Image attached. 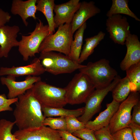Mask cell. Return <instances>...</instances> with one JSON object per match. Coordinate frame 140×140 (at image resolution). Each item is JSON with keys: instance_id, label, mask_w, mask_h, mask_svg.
<instances>
[{"instance_id": "cell-35", "label": "cell", "mask_w": 140, "mask_h": 140, "mask_svg": "<svg viewBox=\"0 0 140 140\" xmlns=\"http://www.w3.org/2000/svg\"><path fill=\"white\" fill-rule=\"evenodd\" d=\"M11 18L9 13L0 8V28L8 22Z\"/></svg>"}, {"instance_id": "cell-29", "label": "cell", "mask_w": 140, "mask_h": 140, "mask_svg": "<svg viewBox=\"0 0 140 140\" xmlns=\"http://www.w3.org/2000/svg\"><path fill=\"white\" fill-rule=\"evenodd\" d=\"M67 131L72 134L74 132L85 128V124L73 116L66 117Z\"/></svg>"}, {"instance_id": "cell-5", "label": "cell", "mask_w": 140, "mask_h": 140, "mask_svg": "<svg viewBox=\"0 0 140 140\" xmlns=\"http://www.w3.org/2000/svg\"><path fill=\"white\" fill-rule=\"evenodd\" d=\"M64 88L67 103L71 105L85 103L95 89L88 76L81 72L76 74Z\"/></svg>"}, {"instance_id": "cell-24", "label": "cell", "mask_w": 140, "mask_h": 140, "mask_svg": "<svg viewBox=\"0 0 140 140\" xmlns=\"http://www.w3.org/2000/svg\"><path fill=\"white\" fill-rule=\"evenodd\" d=\"M42 110L46 117L60 116L66 117L74 116L76 117L81 116L83 113L84 107L77 109L70 110L62 108H53L42 106Z\"/></svg>"}, {"instance_id": "cell-7", "label": "cell", "mask_w": 140, "mask_h": 140, "mask_svg": "<svg viewBox=\"0 0 140 140\" xmlns=\"http://www.w3.org/2000/svg\"><path fill=\"white\" fill-rule=\"evenodd\" d=\"M35 29L28 36L22 35L18 46L19 52L22 56L23 60L27 61L30 57H34L39 53V49L42 42L48 35L49 33L48 25H44L38 19Z\"/></svg>"}, {"instance_id": "cell-21", "label": "cell", "mask_w": 140, "mask_h": 140, "mask_svg": "<svg viewBox=\"0 0 140 140\" xmlns=\"http://www.w3.org/2000/svg\"><path fill=\"white\" fill-rule=\"evenodd\" d=\"M105 34L104 32L100 31L96 35L85 39L86 42L81 51L78 61L79 64H81L87 60L93 52L95 48L104 39Z\"/></svg>"}, {"instance_id": "cell-4", "label": "cell", "mask_w": 140, "mask_h": 140, "mask_svg": "<svg viewBox=\"0 0 140 140\" xmlns=\"http://www.w3.org/2000/svg\"><path fill=\"white\" fill-rule=\"evenodd\" d=\"M40 53L38 58L46 72L54 75L70 73L85 66L60 53L50 51Z\"/></svg>"}, {"instance_id": "cell-32", "label": "cell", "mask_w": 140, "mask_h": 140, "mask_svg": "<svg viewBox=\"0 0 140 140\" xmlns=\"http://www.w3.org/2000/svg\"><path fill=\"white\" fill-rule=\"evenodd\" d=\"M95 131L86 128L74 132L72 134L82 140H98L96 137Z\"/></svg>"}, {"instance_id": "cell-25", "label": "cell", "mask_w": 140, "mask_h": 140, "mask_svg": "<svg viewBox=\"0 0 140 140\" xmlns=\"http://www.w3.org/2000/svg\"><path fill=\"white\" fill-rule=\"evenodd\" d=\"M130 84L126 76L121 78L112 91L113 99L120 103L125 100L131 92Z\"/></svg>"}, {"instance_id": "cell-2", "label": "cell", "mask_w": 140, "mask_h": 140, "mask_svg": "<svg viewBox=\"0 0 140 140\" xmlns=\"http://www.w3.org/2000/svg\"><path fill=\"white\" fill-rule=\"evenodd\" d=\"M79 70L88 76L95 89L107 87L118 75L116 70L110 66L109 61L105 59L89 62Z\"/></svg>"}, {"instance_id": "cell-8", "label": "cell", "mask_w": 140, "mask_h": 140, "mask_svg": "<svg viewBox=\"0 0 140 140\" xmlns=\"http://www.w3.org/2000/svg\"><path fill=\"white\" fill-rule=\"evenodd\" d=\"M140 99L139 92H131L127 97L120 104L108 125L111 135L128 127L131 123L132 110L134 106L140 101Z\"/></svg>"}, {"instance_id": "cell-36", "label": "cell", "mask_w": 140, "mask_h": 140, "mask_svg": "<svg viewBox=\"0 0 140 140\" xmlns=\"http://www.w3.org/2000/svg\"><path fill=\"white\" fill-rule=\"evenodd\" d=\"M62 140H82L66 130H58Z\"/></svg>"}, {"instance_id": "cell-13", "label": "cell", "mask_w": 140, "mask_h": 140, "mask_svg": "<svg viewBox=\"0 0 140 140\" xmlns=\"http://www.w3.org/2000/svg\"><path fill=\"white\" fill-rule=\"evenodd\" d=\"M46 72L38 58H36L30 64L19 66L0 68V76L11 75L15 77L24 76H39Z\"/></svg>"}, {"instance_id": "cell-33", "label": "cell", "mask_w": 140, "mask_h": 140, "mask_svg": "<svg viewBox=\"0 0 140 140\" xmlns=\"http://www.w3.org/2000/svg\"><path fill=\"white\" fill-rule=\"evenodd\" d=\"M94 134L98 140H113L108 125L95 131Z\"/></svg>"}, {"instance_id": "cell-12", "label": "cell", "mask_w": 140, "mask_h": 140, "mask_svg": "<svg viewBox=\"0 0 140 140\" xmlns=\"http://www.w3.org/2000/svg\"><path fill=\"white\" fill-rule=\"evenodd\" d=\"M13 134L17 140H62L58 130L43 125L19 129Z\"/></svg>"}, {"instance_id": "cell-14", "label": "cell", "mask_w": 140, "mask_h": 140, "mask_svg": "<svg viewBox=\"0 0 140 140\" xmlns=\"http://www.w3.org/2000/svg\"><path fill=\"white\" fill-rule=\"evenodd\" d=\"M20 31L17 25H5L0 28V58H7L12 48L18 47L17 38Z\"/></svg>"}, {"instance_id": "cell-28", "label": "cell", "mask_w": 140, "mask_h": 140, "mask_svg": "<svg viewBox=\"0 0 140 140\" xmlns=\"http://www.w3.org/2000/svg\"><path fill=\"white\" fill-rule=\"evenodd\" d=\"M43 125L48 126L55 130L67 131V130L66 117H64L55 118L46 117L44 121Z\"/></svg>"}, {"instance_id": "cell-9", "label": "cell", "mask_w": 140, "mask_h": 140, "mask_svg": "<svg viewBox=\"0 0 140 140\" xmlns=\"http://www.w3.org/2000/svg\"><path fill=\"white\" fill-rule=\"evenodd\" d=\"M121 78L118 75L111 82L103 88L95 89L88 97L85 102L84 113L78 118L85 124L100 110L101 103L108 93L112 91Z\"/></svg>"}, {"instance_id": "cell-1", "label": "cell", "mask_w": 140, "mask_h": 140, "mask_svg": "<svg viewBox=\"0 0 140 140\" xmlns=\"http://www.w3.org/2000/svg\"><path fill=\"white\" fill-rule=\"evenodd\" d=\"M13 114L19 129L39 127L43 125L45 117L41 105L30 89L19 96Z\"/></svg>"}, {"instance_id": "cell-26", "label": "cell", "mask_w": 140, "mask_h": 140, "mask_svg": "<svg viewBox=\"0 0 140 140\" xmlns=\"http://www.w3.org/2000/svg\"><path fill=\"white\" fill-rule=\"evenodd\" d=\"M126 76L130 82L131 92L140 91V62L133 65L126 70Z\"/></svg>"}, {"instance_id": "cell-19", "label": "cell", "mask_w": 140, "mask_h": 140, "mask_svg": "<svg viewBox=\"0 0 140 140\" xmlns=\"http://www.w3.org/2000/svg\"><path fill=\"white\" fill-rule=\"evenodd\" d=\"M120 104L113 99L111 103L106 104V109L95 120L89 121L85 124V128L95 131L108 125Z\"/></svg>"}, {"instance_id": "cell-10", "label": "cell", "mask_w": 140, "mask_h": 140, "mask_svg": "<svg viewBox=\"0 0 140 140\" xmlns=\"http://www.w3.org/2000/svg\"><path fill=\"white\" fill-rule=\"evenodd\" d=\"M106 25L110 38L115 44L125 45L126 38L131 33L127 18L120 14L114 15L108 17Z\"/></svg>"}, {"instance_id": "cell-11", "label": "cell", "mask_w": 140, "mask_h": 140, "mask_svg": "<svg viewBox=\"0 0 140 140\" xmlns=\"http://www.w3.org/2000/svg\"><path fill=\"white\" fill-rule=\"evenodd\" d=\"M1 84L5 85L9 92L7 97L11 99L18 97L31 89L36 83L41 80L39 76H27L23 81H17L16 77L11 75L2 76L0 79Z\"/></svg>"}, {"instance_id": "cell-30", "label": "cell", "mask_w": 140, "mask_h": 140, "mask_svg": "<svg viewBox=\"0 0 140 140\" xmlns=\"http://www.w3.org/2000/svg\"><path fill=\"white\" fill-rule=\"evenodd\" d=\"M112 135L113 140H134L131 130L129 127L120 130Z\"/></svg>"}, {"instance_id": "cell-31", "label": "cell", "mask_w": 140, "mask_h": 140, "mask_svg": "<svg viewBox=\"0 0 140 140\" xmlns=\"http://www.w3.org/2000/svg\"><path fill=\"white\" fill-rule=\"evenodd\" d=\"M18 97L9 99L5 94H0V112L5 111H12L13 108L10 106L16 103L18 101Z\"/></svg>"}, {"instance_id": "cell-23", "label": "cell", "mask_w": 140, "mask_h": 140, "mask_svg": "<svg viewBox=\"0 0 140 140\" xmlns=\"http://www.w3.org/2000/svg\"><path fill=\"white\" fill-rule=\"evenodd\" d=\"M129 2L128 0H112L111 6L107 11L106 16L109 17L115 15L123 14L140 22V19L130 9Z\"/></svg>"}, {"instance_id": "cell-3", "label": "cell", "mask_w": 140, "mask_h": 140, "mask_svg": "<svg viewBox=\"0 0 140 140\" xmlns=\"http://www.w3.org/2000/svg\"><path fill=\"white\" fill-rule=\"evenodd\" d=\"M30 89L42 106L62 108L67 104L65 88L57 87L41 80L35 83Z\"/></svg>"}, {"instance_id": "cell-16", "label": "cell", "mask_w": 140, "mask_h": 140, "mask_svg": "<svg viewBox=\"0 0 140 140\" xmlns=\"http://www.w3.org/2000/svg\"><path fill=\"white\" fill-rule=\"evenodd\" d=\"M125 45L127 52L120 64L122 71H126L131 66L140 62V42L137 36L130 34L126 38Z\"/></svg>"}, {"instance_id": "cell-17", "label": "cell", "mask_w": 140, "mask_h": 140, "mask_svg": "<svg viewBox=\"0 0 140 140\" xmlns=\"http://www.w3.org/2000/svg\"><path fill=\"white\" fill-rule=\"evenodd\" d=\"M100 12V9L95 5L94 2L84 1L81 2L71 23L72 33L73 34L88 19Z\"/></svg>"}, {"instance_id": "cell-22", "label": "cell", "mask_w": 140, "mask_h": 140, "mask_svg": "<svg viewBox=\"0 0 140 140\" xmlns=\"http://www.w3.org/2000/svg\"><path fill=\"white\" fill-rule=\"evenodd\" d=\"M87 27L86 22L84 23L76 31L74 39L71 43L68 56L78 63L81 51L84 31Z\"/></svg>"}, {"instance_id": "cell-18", "label": "cell", "mask_w": 140, "mask_h": 140, "mask_svg": "<svg viewBox=\"0 0 140 140\" xmlns=\"http://www.w3.org/2000/svg\"><path fill=\"white\" fill-rule=\"evenodd\" d=\"M37 0H13L12 1L11 12L13 15H18L21 18L24 25H28L27 20L32 17L36 20L37 19L36 13L37 11Z\"/></svg>"}, {"instance_id": "cell-6", "label": "cell", "mask_w": 140, "mask_h": 140, "mask_svg": "<svg viewBox=\"0 0 140 140\" xmlns=\"http://www.w3.org/2000/svg\"><path fill=\"white\" fill-rule=\"evenodd\" d=\"M73 34L71 23L59 26L55 33L48 35L42 42L39 53L57 51L68 56Z\"/></svg>"}, {"instance_id": "cell-37", "label": "cell", "mask_w": 140, "mask_h": 140, "mask_svg": "<svg viewBox=\"0 0 140 140\" xmlns=\"http://www.w3.org/2000/svg\"><path fill=\"white\" fill-rule=\"evenodd\" d=\"M128 127L131 130L134 140H140V125L131 123Z\"/></svg>"}, {"instance_id": "cell-15", "label": "cell", "mask_w": 140, "mask_h": 140, "mask_svg": "<svg viewBox=\"0 0 140 140\" xmlns=\"http://www.w3.org/2000/svg\"><path fill=\"white\" fill-rule=\"evenodd\" d=\"M81 3L79 0H70L61 4H55L54 19L55 28L64 24L71 23Z\"/></svg>"}, {"instance_id": "cell-20", "label": "cell", "mask_w": 140, "mask_h": 140, "mask_svg": "<svg viewBox=\"0 0 140 140\" xmlns=\"http://www.w3.org/2000/svg\"><path fill=\"white\" fill-rule=\"evenodd\" d=\"M36 3L37 11H40L43 14L48 22L49 30L48 35L53 34L55 28L53 13L55 5L54 1L37 0Z\"/></svg>"}, {"instance_id": "cell-27", "label": "cell", "mask_w": 140, "mask_h": 140, "mask_svg": "<svg viewBox=\"0 0 140 140\" xmlns=\"http://www.w3.org/2000/svg\"><path fill=\"white\" fill-rule=\"evenodd\" d=\"M15 122L4 119L0 120V140H17L15 135L11 132Z\"/></svg>"}, {"instance_id": "cell-34", "label": "cell", "mask_w": 140, "mask_h": 140, "mask_svg": "<svg viewBox=\"0 0 140 140\" xmlns=\"http://www.w3.org/2000/svg\"><path fill=\"white\" fill-rule=\"evenodd\" d=\"M131 123L140 125V101L134 106Z\"/></svg>"}]
</instances>
